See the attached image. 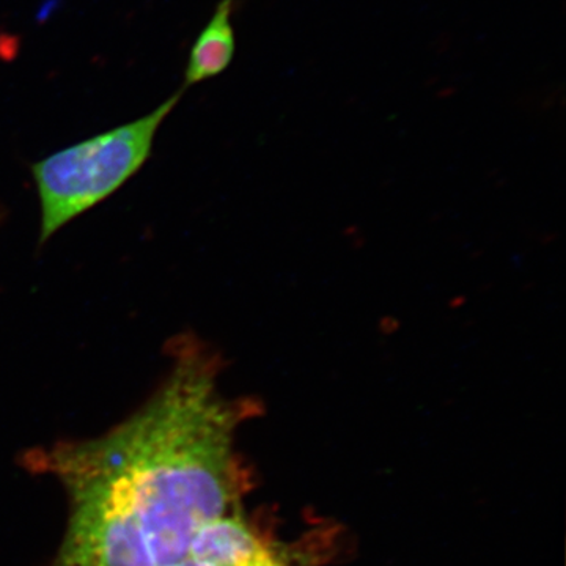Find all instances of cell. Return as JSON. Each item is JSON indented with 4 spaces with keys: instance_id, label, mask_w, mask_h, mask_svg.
Here are the masks:
<instances>
[{
    "instance_id": "cell-1",
    "label": "cell",
    "mask_w": 566,
    "mask_h": 566,
    "mask_svg": "<svg viewBox=\"0 0 566 566\" xmlns=\"http://www.w3.org/2000/svg\"><path fill=\"white\" fill-rule=\"evenodd\" d=\"M174 367L139 412L92 441L50 453L71 499L54 566H167L232 502L241 412L216 389L218 363L178 340Z\"/></svg>"
},
{
    "instance_id": "cell-2",
    "label": "cell",
    "mask_w": 566,
    "mask_h": 566,
    "mask_svg": "<svg viewBox=\"0 0 566 566\" xmlns=\"http://www.w3.org/2000/svg\"><path fill=\"white\" fill-rule=\"evenodd\" d=\"M175 93L145 117L48 156L32 166L40 199V243L122 188L150 156L159 126L181 98Z\"/></svg>"
},
{
    "instance_id": "cell-3",
    "label": "cell",
    "mask_w": 566,
    "mask_h": 566,
    "mask_svg": "<svg viewBox=\"0 0 566 566\" xmlns=\"http://www.w3.org/2000/svg\"><path fill=\"white\" fill-rule=\"evenodd\" d=\"M211 566H270L279 562L238 517H216L193 534L188 557Z\"/></svg>"
},
{
    "instance_id": "cell-4",
    "label": "cell",
    "mask_w": 566,
    "mask_h": 566,
    "mask_svg": "<svg viewBox=\"0 0 566 566\" xmlns=\"http://www.w3.org/2000/svg\"><path fill=\"white\" fill-rule=\"evenodd\" d=\"M234 10H237V0H221L216 7L211 20L193 43L182 88L212 80L232 65L237 54Z\"/></svg>"
},
{
    "instance_id": "cell-5",
    "label": "cell",
    "mask_w": 566,
    "mask_h": 566,
    "mask_svg": "<svg viewBox=\"0 0 566 566\" xmlns=\"http://www.w3.org/2000/svg\"><path fill=\"white\" fill-rule=\"evenodd\" d=\"M167 566H211V565L202 564V562L192 560V558H185V560L177 562V564L167 565Z\"/></svg>"
},
{
    "instance_id": "cell-6",
    "label": "cell",
    "mask_w": 566,
    "mask_h": 566,
    "mask_svg": "<svg viewBox=\"0 0 566 566\" xmlns=\"http://www.w3.org/2000/svg\"><path fill=\"white\" fill-rule=\"evenodd\" d=\"M270 566H283V565L279 564V562H275V564L270 565Z\"/></svg>"
},
{
    "instance_id": "cell-7",
    "label": "cell",
    "mask_w": 566,
    "mask_h": 566,
    "mask_svg": "<svg viewBox=\"0 0 566 566\" xmlns=\"http://www.w3.org/2000/svg\"><path fill=\"white\" fill-rule=\"evenodd\" d=\"M0 218H2V212H0Z\"/></svg>"
}]
</instances>
